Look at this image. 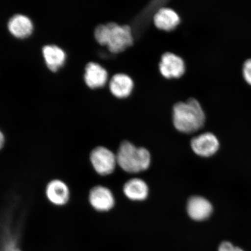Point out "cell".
Listing matches in <instances>:
<instances>
[{
  "label": "cell",
  "mask_w": 251,
  "mask_h": 251,
  "mask_svg": "<svg viewBox=\"0 0 251 251\" xmlns=\"http://www.w3.org/2000/svg\"><path fill=\"white\" fill-rule=\"evenodd\" d=\"M191 146L197 155L209 157L218 151L219 142L215 134L206 132L193 138L191 141Z\"/></svg>",
  "instance_id": "8"
},
{
  "label": "cell",
  "mask_w": 251,
  "mask_h": 251,
  "mask_svg": "<svg viewBox=\"0 0 251 251\" xmlns=\"http://www.w3.org/2000/svg\"><path fill=\"white\" fill-rule=\"evenodd\" d=\"M149 192V187L146 182L140 178H132L127 181L124 186L125 195L132 201L146 200Z\"/></svg>",
  "instance_id": "15"
},
{
  "label": "cell",
  "mask_w": 251,
  "mask_h": 251,
  "mask_svg": "<svg viewBox=\"0 0 251 251\" xmlns=\"http://www.w3.org/2000/svg\"><path fill=\"white\" fill-rule=\"evenodd\" d=\"M46 193L49 201L55 205H64L70 200V189L67 184L61 180L50 181L46 187Z\"/></svg>",
  "instance_id": "11"
},
{
  "label": "cell",
  "mask_w": 251,
  "mask_h": 251,
  "mask_svg": "<svg viewBox=\"0 0 251 251\" xmlns=\"http://www.w3.org/2000/svg\"><path fill=\"white\" fill-rule=\"evenodd\" d=\"M172 115L176 129L183 133L196 132L203 127L206 121L205 110L194 97L176 102L172 106Z\"/></svg>",
  "instance_id": "1"
},
{
  "label": "cell",
  "mask_w": 251,
  "mask_h": 251,
  "mask_svg": "<svg viewBox=\"0 0 251 251\" xmlns=\"http://www.w3.org/2000/svg\"><path fill=\"white\" fill-rule=\"evenodd\" d=\"M116 156L118 165L124 171L130 174L146 171L151 164L149 151L144 148H137L127 141L121 143Z\"/></svg>",
  "instance_id": "3"
},
{
  "label": "cell",
  "mask_w": 251,
  "mask_h": 251,
  "mask_svg": "<svg viewBox=\"0 0 251 251\" xmlns=\"http://www.w3.org/2000/svg\"><path fill=\"white\" fill-rule=\"evenodd\" d=\"M6 251H20L18 250L17 249H16V248H15V246H14V244H9V246L7 247V250H6Z\"/></svg>",
  "instance_id": "18"
},
{
  "label": "cell",
  "mask_w": 251,
  "mask_h": 251,
  "mask_svg": "<svg viewBox=\"0 0 251 251\" xmlns=\"http://www.w3.org/2000/svg\"><path fill=\"white\" fill-rule=\"evenodd\" d=\"M91 164L97 173L101 176L112 174L117 164V156L104 147H97L90 153Z\"/></svg>",
  "instance_id": "5"
},
{
  "label": "cell",
  "mask_w": 251,
  "mask_h": 251,
  "mask_svg": "<svg viewBox=\"0 0 251 251\" xmlns=\"http://www.w3.org/2000/svg\"><path fill=\"white\" fill-rule=\"evenodd\" d=\"M152 19L156 29L166 32H171L176 29L181 23L180 15L177 11L168 7L157 9Z\"/></svg>",
  "instance_id": "6"
},
{
  "label": "cell",
  "mask_w": 251,
  "mask_h": 251,
  "mask_svg": "<svg viewBox=\"0 0 251 251\" xmlns=\"http://www.w3.org/2000/svg\"><path fill=\"white\" fill-rule=\"evenodd\" d=\"M0 139H1V140H0V144H1V147L2 148L5 142V137L2 132H1V135H0Z\"/></svg>",
  "instance_id": "19"
},
{
  "label": "cell",
  "mask_w": 251,
  "mask_h": 251,
  "mask_svg": "<svg viewBox=\"0 0 251 251\" xmlns=\"http://www.w3.org/2000/svg\"><path fill=\"white\" fill-rule=\"evenodd\" d=\"M42 54L47 67L50 71H57L64 64L66 55L60 47L55 45H47L42 47Z\"/></svg>",
  "instance_id": "14"
},
{
  "label": "cell",
  "mask_w": 251,
  "mask_h": 251,
  "mask_svg": "<svg viewBox=\"0 0 251 251\" xmlns=\"http://www.w3.org/2000/svg\"><path fill=\"white\" fill-rule=\"evenodd\" d=\"M90 205L99 212H108L115 205V198L107 187L96 186L90 190L89 195Z\"/></svg>",
  "instance_id": "7"
},
{
  "label": "cell",
  "mask_w": 251,
  "mask_h": 251,
  "mask_svg": "<svg viewBox=\"0 0 251 251\" xmlns=\"http://www.w3.org/2000/svg\"><path fill=\"white\" fill-rule=\"evenodd\" d=\"M84 82L88 87L96 88L103 85L107 79L108 74L105 69L98 63L90 61L84 67Z\"/></svg>",
  "instance_id": "12"
},
{
  "label": "cell",
  "mask_w": 251,
  "mask_h": 251,
  "mask_svg": "<svg viewBox=\"0 0 251 251\" xmlns=\"http://www.w3.org/2000/svg\"><path fill=\"white\" fill-rule=\"evenodd\" d=\"M33 27L30 18L22 14L12 15L7 23L9 32L17 38L24 39L29 36L32 33Z\"/></svg>",
  "instance_id": "13"
},
{
  "label": "cell",
  "mask_w": 251,
  "mask_h": 251,
  "mask_svg": "<svg viewBox=\"0 0 251 251\" xmlns=\"http://www.w3.org/2000/svg\"><path fill=\"white\" fill-rule=\"evenodd\" d=\"M187 211L188 215L194 221H202L211 215L213 207L205 198L194 196L188 201Z\"/></svg>",
  "instance_id": "9"
},
{
  "label": "cell",
  "mask_w": 251,
  "mask_h": 251,
  "mask_svg": "<svg viewBox=\"0 0 251 251\" xmlns=\"http://www.w3.org/2000/svg\"><path fill=\"white\" fill-rule=\"evenodd\" d=\"M160 74L166 79H177L186 74V61L179 55L172 51L163 53L158 63Z\"/></svg>",
  "instance_id": "4"
},
{
  "label": "cell",
  "mask_w": 251,
  "mask_h": 251,
  "mask_svg": "<svg viewBox=\"0 0 251 251\" xmlns=\"http://www.w3.org/2000/svg\"><path fill=\"white\" fill-rule=\"evenodd\" d=\"M94 36L101 45H106L109 51H124L133 45L134 37L131 28L128 25H119L114 22L97 25Z\"/></svg>",
  "instance_id": "2"
},
{
  "label": "cell",
  "mask_w": 251,
  "mask_h": 251,
  "mask_svg": "<svg viewBox=\"0 0 251 251\" xmlns=\"http://www.w3.org/2000/svg\"><path fill=\"white\" fill-rule=\"evenodd\" d=\"M219 251H244L239 247H235L233 244L227 241H225L220 245Z\"/></svg>",
  "instance_id": "17"
},
{
  "label": "cell",
  "mask_w": 251,
  "mask_h": 251,
  "mask_svg": "<svg viewBox=\"0 0 251 251\" xmlns=\"http://www.w3.org/2000/svg\"><path fill=\"white\" fill-rule=\"evenodd\" d=\"M111 93L119 99L129 96L134 88L133 78L127 74L118 73L113 75L109 82Z\"/></svg>",
  "instance_id": "10"
},
{
  "label": "cell",
  "mask_w": 251,
  "mask_h": 251,
  "mask_svg": "<svg viewBox=\"0 0 251 251\" xmlns=\"http://www.w3.org/2000/svg\"><path fill=\"white\" fill-rule=\"evenodd\" d=\"M242 72L244 80L251 86V58L244 62Z\"/></svg>",
  "instance_id": "16"
}]
</instances>
